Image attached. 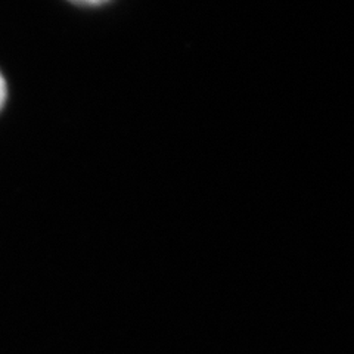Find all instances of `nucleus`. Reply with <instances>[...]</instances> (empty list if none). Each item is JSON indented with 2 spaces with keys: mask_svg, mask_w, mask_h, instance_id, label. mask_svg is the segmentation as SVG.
I'll return each mask as SVG.
<instances>
[{
  "mask_svg": "<svg viewBox=\"0 0 354 354\" xmlns=\"http://www.w3.org/2000/svg\"><path fill=\"white\" fill-rule=\"evenodd\" d=\"M6 93H8V91H6V82L3 79V75L0 74V109H2V106H3L5 101H6Z\"/></svg>",
  "mask_w": 354,
  "mask_h": 354,
  "instance_id": "nucleus-1",
  "label": "nucleus"
},
{
  "mask_svg": "<svg viewBox=\"0 0 354 354\" xmlns=\"http://www.w3.org/2000/svg\"><path fill=\"white\" fill-rule=\"evenodd\" d=\"M74 3H79V5H86V6H96V5H102L108 0H71Z\"/></svg>",
  "mask_w": 354,
  "mask_h": 354,
  "instance_id": "nucleus-2",
  "label": "nucleus"
}]
</instances>
